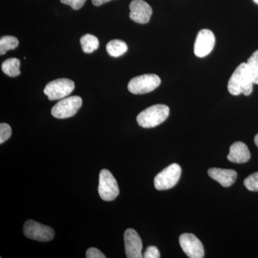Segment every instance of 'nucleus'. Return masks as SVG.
I'll return each mask as SVG.
<instances>
[{"instance_id": "6ab92c4d", "label": "nucleus", "mask_w": 258, "mask_h": 258, "mask_svg": "<svg viewBox=\"0 0 258 258\" xmlns=\"http://www.w3.org/2000/svg\"><path fill=\"white\" fill-rule=\"evenodd\" d=\"M247 66L254 84H258V50L249 57Z\"/></svg>"}, {"instance_id": "2eb2a0df", "label": "nucleus", "mask_w": 258, "mask_h": 258, "mask_svg": "<svg viewBox=\"0 0 258 258\" xmlns=\"http://www.w3.org/2000/svg\"><path fill=\"white\" fill-rule=\"evenodd\" d=\"M127 50H128V45L122 40H111L106 45L107 52L111 57H120V56L124 55Z\"/></svg>"}, {"instance_id": "20e7f679", "label": "nucleus", "mask_w": 258, "mask_h": 258, "mask_svg": "<svg viewBox=\"0 0 258 258\" xmlns=\"http://www.w3.org/2000/svg\"><path fill=\"white\" fill-rule=\"evenodd\" d=\"M82 98L80 96L66 97L52 107L51 113L56 118H70L74 116L82 106Z\"/></svg>"}, {"instance_id": "9b49d317", "label": "nucleus", "mask_w": 258, "mask_h": 258, "mask_svg": "<svg viewBox=\"0 0 258 258\" xmlns=\"http://www.w3.org/2000/svg\"><path fill=\"white\" fill-rule=\"evenodd\" d=\"M129 17L135 23L147 24L152 15V8L144 0H133L129 5Z\"/></svg>"}, {"instance_id": "f03ea898", "label": "nucleus", "mask_w": 258, "mask_h": 258, "mask_svg": "<svg viewBox=\"0 0 258 258\" xmlns=\"http://www.w3.org/2000/svg\"><path fill=\"white\" fill-rule=\"evenodd\" d=\"M169 111V107L166 105H154L139 113L137 123L142 128H154L167 119Z\"/></svg>"}, {"instance_id": "39448f33", "label": "nucleus", "mask_w": 258, "mask_h": 258, "mask_svg": "<svg viewBox=\"0 0 258 258\" xmlns=\"http://www.w3.org/2000/svg\"><path fill=\"white\" fill-rule=\"evenodd\" d=\"M181 174V168L179 164H171L155 176L154 186L159 191L171 189L177 184Z\"/></svg>"}, {"instance_id": "423d86ee", "label": "nucleus", "mask_w": 258, "mask_h": 258, "mask_svg": "<svg viewBox=\"0 0 258 258\" xmlns=\"http://www.w3.org/2000/svg\"><path fill=\"white\" fill-rule=\"evenodd\" d=\"M98 193L102 200L106 202L113 201L119 195L118 183L111 171L107 169L100 172Z\"/></svg>"}, {"instance_id": "ddd939ff", "label": "nucleus", "mask_w": 258, "mask_h": 258, "mask_svg": "<svg viewBox=\"0 0 258 258\" xmlns=\"http://www.w3.org/2000/svg\"><path fill=\"white\" fill-rule=\"evenodd\" d=\"M208 174L212 179L220 183L224 187H229L235 182L237 174L232 169L212 168L208 170Z\"/></svg>"}, {"instance_id": "f3484780", "label": "nucleus", "mask_w": 258, "mask_h": 258, "mask_svg": "<svg viewBox=\"0 0 258 258\" xmlns=\"http://www.w3.org/2000/svg\"><path fill=\"white\" fill-rule=\"evenodd\" d=\"M80 42L85 53H92L99 47L98 39L94 35H90V34L83 35L80 40Z\"/></svg>"}, {"instance_id": "393cba45", "label": "nucleus", "mask_w": 258, "mask_h": 258, "mask_svg": "<svg viewBox=\"0 0 258 258\" xmlns=\"http://www.w3.org/2000/svg\"><path fill=\"white\" fill-rule=\"evenodd\" d=\"M110 1H112V0H92V3L95 6H101Z\"/></svg>"}, {"instance_id": "4be33fe9", "label": "nucleus", "mask_w": 258, "mask_h": 258, "mask_svg": "<svg viewBox=\"0 0 258 258\" xmlns=\"http://www.w3.org/2000/svg\"><path fill=\"white\" fill-rule=\"evenodd\" d=\"M60 2L62 4L69 5L73 9L78 10L82 8L86 0H60Z\"/></svg>"}, {"instance_id": "f8f14e48", "label": "nucleus", "mask_w": 258, "mask_h": 258, "mask_svg": "<svg viewBox=\"0 0 258 258\" xmlns=\"http://www.w3.org/2000/svg\"><path fill=\"white\" fill-rule=\"evenodd\" d=\"M125 252L128 258L144 257L142 253V241L137 231L128 229L124 233Z\"/></svg>"}, {"instance_id": "f257e3e1", "label": "nucleus", "mask_w": 258, "mask_h": 258, "mask_svg": "<svg viewBox=\"0 0 258 258\" xmlns=\"http://www.w3.org/2000/svg\"><path fill=\"white\" fill-rule=\"evenodd\" d=\"M253 84L247 63L242 62L231 76L227 88L230 94L233 96H239L242 93L247 96L253 91Z\"/></svg>"}, {"instance_id": "412c9836", "label": "nucleus", "mask_w": 258, "mask_h": 258, "mask_svg": "<svg viewBox=\"0 0 258 258\" xmlns=\"http://www.w3.org/2000/svg\"><path fill=\"white\" fill-rule=\"evenodd\" d=\"M12 135V128L8 123H2L0 124V144H3L10 138Z\"/></svg>"}, {"instance_id": "a878e982", "label": "nucleus", "mask_w": 258, "mask_h": 258, "mask_svg": "<svg viewBox=\"0 0 258 258\" xmlns=\"http://www.w3.org/2000/svg\"><path fill=\"white\" fill-rule=\"evenodd\" d=\"M254 144H255V145L257 146L258 148V134L255 136V137H254Z\"/></svg>"}, {"instance_id": "a211bd4d", "label": "nucleus", "mask_w": 258, "mask_h": 258, "mask_svg": "<svg viewBox=\"0 0 258 258\" xmlns=\"http://www.w3.org/2000/svg\"><path fill=\"white\" fill-rule=\"evenodd\" d=\"M19 45L18 38L13 36H3L0 39V55H3L8 50H14Z\"/></svg>"}, {"instance_id": "b1692460", "label": "nucleus", "mask_w": 258, "mask_h": 258, "mask_svg": "<svg viewBox=\"0 0 258 258\" xmlns=\"http://www.w3.org/2000/svg\"><path fill=\"white\" fill-rule=\"evenodd\" d=\"M86 257L87 258H106L103 252L99 249L95 248V247H91L88 249L86 252Z\"/></svg>"}, {"instance_id": "7ed1b4c3", "label": "nucleus", "mask_w": 258, "mask_h": 258, "mask_svg": "<svg viewBox=\"0 0 258 258\" xmlns=\"http://www.w3.org/2000/svg\"><path fill=\"white\" fill-rule=\"evenodd\" d=\"M161 79L155 74H145L137 76L129 81L128 90L136 95L150 93L159 87Z\"/></svg>"}, {"instance_id": "5701e85b", "label": "nucleus", "mask_w": 258, "mask_h": 258, "mask_svg": "<svg viewBox=\"0 0 258 258\" xmlns=\"http://www.w3.org/2000/svg\"><path fill=\"white\" fill-rule=\"evenodd\" d=\"M145 258H159L161 257L159 249L155 246H149L144 254Z\"/></svg>"}, {"instance_id": "6e6552de", "label": "nucleus", "mask_w": 258, "mask_h": 258, "mask_svg": "<svg viewBox=\"0 0 258 258\" xmlns=\"http://www.w3.org/2000/svg\"><path fill=\"white\" fill-rule=\"evenodd\" d=\"M23 232L29 239L40 242H49L55 237L53 229L32 220L25 222Z\"/></svg>"}, {"instance_id": "1a4fd4ad", "label": "nucleus", "mask_w": 258, "mask_h": 258, "mask_svg": "<svg viewBox=\"0 0 258 258\" xmlns=\"http://www.w3.org/2000/svg\"><path fill=\"white\" fill-rule=\"evenodd\" d=\"M179 244L184 253L190 258L205 257V249L201 241L193 234L184 233L179 237Z\"/></svg>"}, {"instance_id": "dca6fc26", "label": "nucleus", "mask_w": 258, "mask_h": 258, "mask_svg": "<svg viewBox=\"0 0 258 258\" xmlns=\"http://www.w3.org/2000/svg\"><path fill=\"white\" fill-rule=\"evenodd\" d=\"M20 60L18 58L7 59L2 64L3 73L10 77H17L21 74L20 72Z\"/></svg>"}, {"instance_id": "4468645a", "label": "nucleus", "mask_w": 258, "mask_h": 258, "mask_svg": "<svg viewBox=\"0 0 258 258\" xmlns=\"http://www.w3.org/2000/svg\"><path fill=\"white\" fill-rule=\"evenodd\" d=\"M250 156L247 145L243 142H237L231 145L227 159L231 162L243 164L249 160Z\"/></svg>"}, {"instance_id": "bb28decb", "label": "nucleus", "mask_w": 258, "mask_h": 258, "mask_svg": "<svg viewBox=\"0 0 258 258\" xmlns=\"http://www.w3.org/2000/svg\"><path fill=\"white\" fill-rule=\"evenodd\" d=\"M254 3L258 5V0H253Z\"/></svg>"}, {"instance_id": "aec40b11", "label": "nucleus", "mask_w": 258, "mask_h": 258, "mask_svg": "<svg viewBox=\"0 0 258 258\" xmlns=\"http://www.w3.org/2000/svg\"><path fill=\"white\" fill-rule=\"evenodd\" d=\"M244 185L249 191H258V172L247 176L244 179Z\"/></svg>"}, {"instance_id": "9d476101", "label": "nucleus", "mask_w": 258, "mask_h": 258, "mask_svg": "<svg viewBox=\"0 0 258 258\" xmlns=\"http://www.w3.org/2000/svg\"><path fill=\"white\" fill-rule=\"evenodd\" d=\"M215 45V37L210 30H200L195 43V54L199 57L208 55L213 50Z\"/></svg>"}, {"instance_id": "0eeeda50", "label": "nucleus", "mask_w": 258, "mask_h": 258, "mask_svg": "<svg viewBox=\"0 0 258 258\" xmlns=\"http://www.w3.org/2000/svg\"><path fill=\"white\" fill-rule=\"evenodd\" d=\"M74 88V81L68 79H59L47 83L44 93L50 101H57L69 96Z\"/></svg>"}]
</instances>
